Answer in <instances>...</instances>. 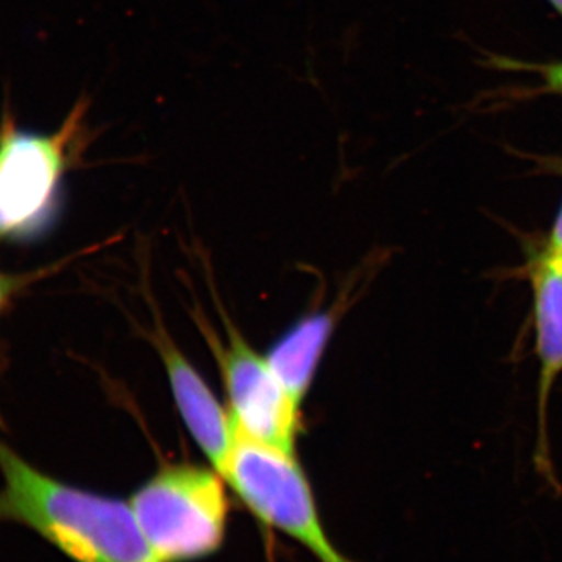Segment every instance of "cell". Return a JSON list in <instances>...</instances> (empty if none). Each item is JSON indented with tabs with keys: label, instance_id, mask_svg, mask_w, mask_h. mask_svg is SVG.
I'll list each match as a JSON object with an SVG mask.
<instances>
[{
	"label": "cell",
	"instance_id": "obj_10",
	"mask_svg": "<svg viewBox=\"0 0 562 562\" xmlns=\"http://www.w3.org/2000/svg\"><path fill=\"white\" fill-rule=\"evenodd\" d=\"M14 290H16V280H14L13 277L2 276V273H0V313L3 312L7 303L10 302Z\"/></svg>",
	"mask_w": 562,
	"mask_h": 562
},
{
	"label": "cell",
	"instance_id": "obj_8",
	"mask_svg": "<svg viewBox=\"0 0 562 562\" xmlns=\"http://www.w3.org/2000/svg\"><path fill=\"white\" fill-rule=\"evenodd\" d=\"M335 325V312L310 314L277 341L266 357L299 406H302L306 392L312 387L314 373Z\"/></svg>",
	"mask_w": 562,
	"mask_h": 562
},
{
	"label": "cell",
	"instance_id": "obj_12",
	"mask_svg": "<svg viewBox=\"0 0 562 562\" xmlns=\"http://www.w3.org/2000/svg\"><path fill=\"white\" fill-rule=\"evenodd\" d=\"M549 2L552 3L553 9L557 10L562 18V0H549Z\"/></svg>",
	"mask_w": 562,
	"mask_h": 562
},
{
	"label": "cell",
	"instance_id": "obj_11",
	"mask_svg": "<svg viewBox=\"0 0 562 562\" xmlns=\"http://www.w3.org/2000/svg\"><path fill=\"white\" fill-rule=\"evenodd\" d=\"M547 246L558 254H562V205L560 211H558L557 220H554L552 232H550L549 243Z\"/></svg>",
	"mask_w": 562,
	"mask_h": 562
},
{
	"label": "cell",
	"instance_id": "obj_9",
	"mask_svg": "<svg viewBox=\"0 0 562 562\" xmlns=\"http://www.w3.org/2000/svg\"><path fill=\"white\" fill-rule=\"evenodd\" d=\"M539 70H541L542 79L546 80L547 88L562 94V61L541 66Z\"/></svg>",
	"mask_w": 562,
	"mask_h": 562
},
{
	"label": "cell",
	"instance_id": "obj_2",
	"mask_svg": "<svg viewBox=\"0 0 562 562\" xmlns=\"http://www.w3.org/2000/svg\"><path fill=\"white\" fill-rule=\"evenodd\" d=\"M225 480L203 465L168 464L140 484L128 503L144 539L160 562L213 557L227 538Z\"/></svg>",
	"mask_w": 562,
	"mask_h": 562
},
{
	"label": "cell",
	"instance_id": "obj_1",
	"mask_svg": "<svg viewBox=\"0 0 562 562\" xmlns=\"http://www.w3.org/2000/svg\"><path fill=\"white\" fill-rule=\"evenodd\" d=\"M0 524L36 532L72 562H160L131 503L47 475L0 441Z\"/></svg>",
	"mask_w": 562,
	"mask_h": 562
},
{
	"label": "cell",
	"instance_id": "obj_4",
	"mask_svg": "<svg viewBox=\"0 0 562 562\" xmlns=\"http://www.w3.org/2000/svg\"><path fill=\"white\" fill-rule=\"evenodd\" d=\"M87 102L60 131L40 135L3 124L0 131V239L38 235L57 209L63 177L87 146Z\"/></svg>",
	"mask_w": 562,
	"mask_h": 562
},
{
	"label": "cell",
	"instance_id": "obj_6",
	"mask_svg": "<svg viewBox=\"0 0 562 562\" xmlns=\"http://www.w3.org/2000/svg\"><path fill=\"white\" fill-rule=\"evenodd\" d=\"M532 292L536 351L539 364L538 464L549 468L547 409L554 382L562 372V254L549 246L536 251L528 265Z\"/></svg>",
	"mask_w": 562,
	"mask_h": 562
},
{
	"label": "cell",
	"instance_id": "obj_5",
	"mask_svg": "<svg viewBox=\"0 0 562 562\" xmlns=\"http://www.w3.org/2000/svg\"><path fill=\"white\" fill-rule=\"evenodd\" d=\"M235 428L255 441L294 453L301 406L266 358L251 350L231 327L227 347L216 346Z\"/></svg>",
	"mask_w": 562,
	"mask_h": 562
},
{
	"label": "cell",
	"instance_id": "obj_3",
	"mask_svg": "<svg viewBox=\"0 0 562 562\" xmlns=\"http://www.w3.org/2000/svg\"><path fill=\"white\" fill-rule=\"evenodd\" d=\"M233 435L222 479L255 519L283 532L317 562H355L325 530L312 484L295 453L255 441L235 425Z\"/></svg>",
	"mask_w": 562,
	"mask_h": 562
},
{
	"label": "cell",
	"instance_id": "obj_7",
	"mask_svg": "<svg viewBox=\"0 0 562 562\" xmlns=\"http://www.w3.org/2000/svg\"><path fill=\"white\" fill-rule=\"evenodd\" d=\"M157 341L177 408L192 438L222 476L235 439L232 416L224 412L201 373L192 368L181 351L165 335Z\"/></svg>",
	"mask_w": 562,
	"mask_h": 562
}]
</instances>
